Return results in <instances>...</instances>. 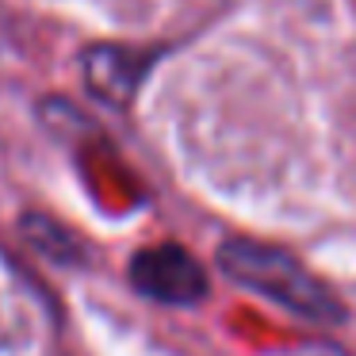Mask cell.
Instances as JSON below:
<instances>
[{"mask_svg":"<svg viewBox=\"0 0 356 356\" xmlns=\"http://www.w3.org/2000/svg\"><path fill=\"white\" fill-rule=\"evenodd\" d=\"M218 268L234 284L272 299L276 307L307 318L318 325H341L345 322V302L333 295L325 280H318L295 253L268 241L253 238H226L218 245Z\"/></svg>","mask_w":356,"mask_h":356,"instance_id":"1","label":"cell"},{"mask_svg":"<svg viewBox=\"0 0 356 356\" xmlns=\"http://www.w3.org/2000/svg\"><path fill=\"white\" fill-rule=\"evenodd\" d=\"M127 272H131L134 291L165 302V307H195L200 299H207V272H203V264L184 245H172V241L138 249Z\"/></svg>","mask_w":356,"mask_h":356,"instance_id":"2","label":"cell"},{"mask_svg":"<svg viewBox=\"0 0 356 356\" xmlns=\"http://www.w3.org/2000/svg\"><path fill=\"white\" fill-rule=\"evenodd\" d=\"M146 62L149 58L134 54V50H123V47H96L85 54V77H88V88L100 96L104 104H131L134 88H138L142 73H146Z\"/></svg>","mask_w":356,"mask_h":356,"instance_id":"3","label":"cell"}]
</instances>
